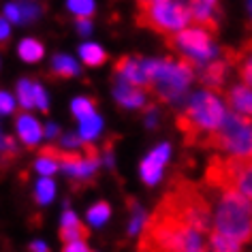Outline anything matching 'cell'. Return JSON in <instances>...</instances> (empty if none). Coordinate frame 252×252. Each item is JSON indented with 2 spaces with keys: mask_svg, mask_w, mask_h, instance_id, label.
<instances>
[{
  "mask_svg": "<svg viewBox=\"0 0 252 252\" xmlns=\"http://www.w3.org/2000/svg\"><path fill=\"white\" fill-rule=\"evenodd\" d=\"M146 71L150 77V94L167 105L182 103L188 86L197 77V64L178 54L162 60H146Z\"/></svg>",
  "mask_w": 252,
  "mask_h": 252,
  "instance_id": "cell-3",
  "label": "cell"
},
{
  "mask_svg": "<svg viewBox=\"0 0 252 252\" xmlns=\"http://www.w3.org/2000/svg\"><path fill=\"white\" fill-rule=\"evenodd\" d=\"M17 54H20V58L24 62H39L43 58V54H45V47L36 39H24L20 43V47H17Z\"/></svg>",
  "mask_w": 252,
  "mask_h": 252,
  "instance_id": "cell-20",
  "label": "cell"
},
{
  "mask_svg": "<svg viewBox=\"0 0 252 252\" xmlns=\"http://www.w3.org/2000/svg\"><path fill=\"white\" fill-rule=\"evenodd\" d=\"M17 135H20V139L26 143L28 148H34L39 139L43 137V128L41 124L36 122L32 116H28V113H17Z\"/></svg>",
  "mask_w": 252,
  "mask_h": 252,
  "instance_id": "cell-16",
  "label": "cell"
},
{
  "mask_svg": "<svg viewBox=\"0 0 252 252\" xmlns=\"http://www.w3.org/2000/svg\"><path fill=\"white\" fill-rule=\"evenodd\" d=\"M62 250H66V252H88V250H90V246L86 244V239H77V242L64 244V246H62Z\"/></svg>",
  "mask_w": 252,
  "mask_h": 252,
  "instance_id": "cell-33",
  "label": "cell"
},
{
  "mask_svg": "<svg viewBox=\"0 0 252 252\" xmlns=\"http://www.w3.org/2000/svg\"><path fill=\"white\" fill-rule=\"evenodd\" d=\"M100 130V118L96 116V113H90V116L81 118V126H79V135L84 137L86 141L94 139V137L98 135Z\"/></svg>",
  "mask_w": 252,
  "mask_h": 252,
  "instance_id": "cell-23",
  "label": "cell"
},
{
  "mask_svg": "<svg viewBox=\"0 0 252 252\" xmlns=\"http://www.w3.org/2000/svg\"><path fill=\"white\" fill-rule=\"evenodd\" d=\"M13 109H15L13 98H11L7 92H0V116H7V113H11Z\"/></svg>",
  "mask_w": 252,
  "mask_h": 252,
  "instance_id": "cell-31",
  "label": "cell"
},
{
  "mask_svg": "<svg viewBox=\"0 0 252 252\" xmlns=\"http://www.w3.org/2000/svg\"><path fill=\"white\" fill-rule=\"evenodd\" d=\"M148 90L130 84L126 77L116 73V81H113V96L122 107H143L148 98Z\"/></svg>",
  "mask_w": 252,
  "mask_h": 252,
  "instance_id": "cell-12",
  "label": "cell"
},
{
  "mask_svg": "<svg viewBox=\"0 0 252 252\" xmlns=\"http://www.w3.org/2000/svg\"><path fill=\"white\" fill-rule=\"evenodd\" d=\"M169 152H171L169 143H162V146H158L154 152H150L148 158L141 162V180L146 182L148 186H154L156 182L160 180V171L169 158Z\"/></svg>",
  "mask_w": 252,
  "mask_h": 252,
  "instance_id": "cell-13",
  "label": "cell"
},
{
  "mask_svg": "<svg viewBox=\"0 0 252 252\" xmlns=\"http://www.w3.org/2000/svg\"><path fill=\"white\" fill-rule=\"evenodd\" d=\"M22 7V22H32V20H36V15H39V9L34 7L32 2H22L20 4Z\"/></svg>",
  "mask_w": 252,
  "mask_h": 252,
  "instance_id": "cell-30",
  "label": "cell"
},
{
  "mask_svg": "<svg viewBox=\"0 0 252 252\" xmlns=\"http://www.w3.org/2000/svg\"><path fill=\"white\" fill-rule=\"evenodd\" d=\"M30 250H41V252H45L47 246H45V244H30Z\"/></svg>",
  "mask_w": 252,
  "mask_h": 252,
  "instance_id": "cell-37",
  "label": "cell"
},
{
  "mask_svg": "<svg viewBox=\"0 0 252 252\" xmlns=\"http://www.w3.org/2000/svg\"><path fill=\"white\" fill-rule=\"evenodd\" d=\"M94 109H96V98L81 96V98L73 100V113H75V118H79V120L90 116V113H94Z\"/></svg>",
  "mask_w": 252,
  "mask_h": 252,
  "instance_id": "cell-26",
  "label": "cell"
},
{
  "mask_svg": "<svg viewBox=\"0 0 252 252\" xmlns=\"http://www.w3.org/2000/svg\"><path fill=\"white\" fill-rule=\"evenodd\" d=\"M233 66L237 68L244 84L252 88V39L246 41L242 49L233 52Z\"/></svg>",
  "mask_w": 252,
  "mask_h": 252,
  "instance_id": "cell-17",
  "label": "cell"
},
{
  "mask_svg": "<svg viewBox=\"0 0 252 252\" xmlns=\"http://www.w3.org/2000/svg\"><path fill=\"white\" fill-rule=\"evenodd\" d=\"M58 235H60L62 246H64V244L77 242V239H88L90 237V229L86 224H81L71 210H66L64 216H62V226H60Z\"/></svg>",
  "mask_w": 252,
  "mask_h": 252,
  "instance_id": "cell-15",
  "label": "cell"
},
{
  "mask_svg": "<svg viewBox=\"0 0 252 252\" xmlns=\"http://www.w3.org/2000/svg\"><path fill=\"white\" fill-rule=\"evenodd\" d=\"M137 26L156 34H169L192 22L190 0H143L137 2Z\"/></svg>",
  "mask_w": 252,
  "mask_h": 252,
  "instance_id": "cell-8",
  "label": "cell"
},
{
  "mask_svg": "<svg viewBox=\"0 0 252 252\" xmlns=\"http://www.w3.org/2000/svg\"><path fill=\"white\" fill-rule=\"evenodd\" d=\"M4 15H7V20H11L13 24H20L22 22V7L20 4H7Z\"/></svg>",
  "mask_w": 252,
  "mask_h": 252,
  "instance_id": "cell-32",
  "label": "cell"
},
{
  "mask_svg": "<svg viewBox=\"0 0 252 252\" xmlns=\"http://www.w3.org/2000/svg\"><path fill=\"white\" fill-rule=\"evenodd\" d=\"M212 192L216 194L212 229L237 239L242 246L252 242V199H248L239 190H212Z\"/></svg>",
  "mask_w": 252,
  "mask_h": 252,
  "instance_id": "cell-4",
  "label": "cell"
},
{
  "mask_svg": "<svg viewBox=\"0 0 252 252\" xmlns=\"http://www.w3.org/2000/svg\"><path fill=\"white\" fill-rule=\"evenodd\" d=\"M79 73V66L71 56H64V54H56L54 60H52V75L58 79H71Z\"/></svg>",
  "mask_w": 252,
  "mask_h": 252,
  "instance_id": "cell-18",
  "label": "cell"
},
{
  "mask_svg": "<svg viewBox=\"0 0 252 252\" xmlns=\"http://www.w3.org/2000/svg\"><path fill=\"white\" fill-rule=\"evenodd\" d=\"M34 169L39 173H43V175H52V173H56L60 169V162H56L52 158H45V156H39V158L34 160Z\"/></svg>",
  "mask_w": 252,
  "mask_h": 252,
  "instance_id": "cell-28",
  "label": "cell"
},
{
  "mask_svg": "<svg viewBox=\"0 0 252 252\" xmlns=\"http://www.w3.org/2000/svg\"><path fill=\"white\" fill-rule=\"evenodd\" d=\"M137 250L199 252V250H210V242H207V233L199 231L197 226H192L190 222L182 220L175 214L156 207L141 226Z\"/></svg>",
  "mask_w": 252,
  "mask_h": 252,
  "instance_id": "cell-1",
  "label": "cell"
},
{
  "mask_svg": "<svg viewBox=\"0 0 252 252\" xmlns=\"http://www.w3.org/2000/svg\"><path fill=\"white\" fill-rule=\"evenodd\" d=\"M201 148L218 154L252 156V118L226 107L222 122L207 133Z\"/></svg>",
  "mask_w": 252,
  "mask_h": 252,
  "instance_id": "cell-6",
  "label": "cell"
},
{
  "mask_svg": "<svg viewBox=\"0 0 252 252\" xmlns=\"http://www.w3.org/2000/svg\"><path fill=\"white\" fill-rule=\"evenodd\" d=\"M7 39H9V24L4 17H0V43L7 45Z\"/></svg>",
  "mask_w": 252,
  "mask_h": 252,
  "instance_id": "cell-35",
  "label": "cell"
},
{
  "mask_svg": "<svg viewBox=\"0 0 252 252\" xmlns=\"http://www.w3.org/2000/svg\"><path fill=\"white\" fill-rule=\"evenodd\" d=\"M17 98H20V107H24V109L34 107V92H32V84L28 79H22L17 84Z\"/></svg>",
  "mask_w": 252,
  "mask_h": 252,
  "instance_id": "cell-25",
  "label": "cell"
},
{
  "mask_svg": "<svg viewBox=\"0 0 252 252\" xmlns=\"http://www.w3.org/2000/svg\"><path fill=\"white\" fill-rule=\"evenodd\" d=\"M233 52H235V49L222 47L220 49V56H214L212 60H207L197 66V79L205 90H212L218 94L224 92L222 88L226 84V77H229L231 68H235L233 66Z\"/></svg>",
  "mask_w": 252,
  "mask_h": 252,
  "instance_id": "cell-10",
  "label": "cell"
},
{
  "mask_svg": "<svg viewBox=\"0 0 252 252\" xmlns=\"http://www.w3.org/2000/svg\"><path fill=\"white\" fill-rule=\"evenodd\" d=\"M207 242H210V250H218V252H233L239 250L242 244L237 239H233L229 235H222V233L210 229V235H207Z\"/></svg>",
  "mask_w": 252,
  "mask_h": 252,
  "instance_id": "cell-21",
  "label": "cell"
},
{
  "mask_svg": "<svg viewBox=\"0 0 252 252\" xmlns=\"http://www.w3.org/2000/svg\"><path fill=\"white\" fill-rule=\"evenodd\" d=\"M116 73L122 75L130 81V84L146 88L150 92V77L146 71V58H139V56H122L116 62Z\"/></svg>",
  "mask_w": 252,
  "mask_h": 252,
  "instance_id": "cell-11",
  "label": "cell"
},
{
  "mask_svg": "<svg viewBox=\"0 0 252 252\" xmlns=\"http://www.w3.org/2000/svg\"><path fill=\"white\" fill-rule=\"evenodd\" d=\"M250 15H252V0H250Z\"/></svg>",
  "mask_w": 252,
  "mask_h": 252,
  "instance_id": "cell-38",
  "label": "cell"
},
{
  "mask_svg": "<svg viewBox=\"0 0 252 252\" xmlns=\"http://www.w3.org/2000/svg\"><path fill=\"white\" fill-rule=\"evenodd\" d=\"M79 54H81V60H84V64L86 66H103L105 62H107V52L100 45H96V43H86V45H81L79 49Z\"/></svg>",
  "mask_w": 252,
  "mask_h": 252,
  "instance_id": "cell-19",
  "label": "cell"
},
{
  "mask_svg": "<svg viewBox=\"0 0 252 252\" xmlns=\"http://www.w3.org/2000/svg\"><path fill=\"white\" fill-rule=\"evenodd\" d=\"M165 45L178 56L190 58L197 66L207 60H212L214 56H218L220 49H222L214 43V32H210V30H205L201 26L180 28V30H175V32L165 34Z\"/></svg>",
  "mask_w": 252,
  "mask_h": 252,
  "instance_id": "cell-9",
  "label": "cell"
},
{
  "mask_svg": "<svg viewBox=\"0 0 252 252\" xmlns=\"http://www.w3.org/2000/svg\"><path fill=\"white\" fill-rule=\"evenodd\" d=\"M77 28H79V32L81 34H90V30H92V24H90V17H86V15H77Z\"/></svg>",
  "mask_w": 252,
  "mask_h": 252,
  "instance_id": "cell-34",
  "label": "cell"
},
{
  "mask_svg": "<svg viewBox=\"0 0 252 252\" xmlns=\"http://www.w3.org/2000/svg\"><path fill=\"white\" fill-rule=\"evenodd\" d=\"M32 92H34V107H39L43 113H47V96L43 92V88L39 84H32Z\"/></svg>",
  "mask_w": 252,
  "mask_h": 252,
  "instance_id": "cell-29",
  "label": "cell"
},
{
  "mask_svg": "<svg viewBox=\"0 0 252 252\" xmlns=\"http://www.w3.org/2000/svg\"><path fill=\"white\" fill-rule=\"evenodd\" d=\"M109 216H111V207L107 201H100V203L92 205L90 210H88V220H90V224H94V226L105 224L107 220H109Z\"/></svg>",
  "mask_w": 252,
  "mask_h": 252,
  "instance_id": "cell-22",
  "label": "cell"
},
{
  "mask_svg": "<svg viewBox=\"0 0 252 252\" xmlns=\"http://www.w3.org/2000/svg\"><path fill=\"white\" fill-rule=\"evenodd\" d=\"M220 96L222 94L212 92V90L197 92L178 111L175 124H178L180 133L184 137L182 139L184 146L201 148V141L207 137V133H212L222 122L226 113V103Z\"/></svg>",
  "mask_w": 252,
  "mask_h": 252,
  "instance_id": "cell-2",
  "label": "cell"
},
{
  "mask_svg": "<svg viewBox=\"0 0 252 252\" xmlns=\"http://www.w3.org/2000/svg\"><path fill=\"white\" fill-rule=\"evenodd\" d=\"M54 194H56V184L45 175V178H43L39 184H36V192H34L36 203H41V205L49 203V201L54 199Z\"/></svg>",
  "mask_w": 252,
  "mask_h": 252,
  "instance_id": "cell-24",
  "label": "cell"
},
{
  "mask_svg": "<svg viewBox=\"0 0 252 252\" xmlns=\"http://www.w3.org/2000/svg\"><path fill=\"white\" fill-rule=\"evenodd\" d=\"M203 182L212 190H239L252 199V156H212Z\"/></svg>",
  "mask_w": 252,
  "mask_h": 252,
  "instance_id": "cell-7",
  "label": "cell"
},
{
  "mask_svg": "<svg viewBox=\"0 0 252 252\" xmlns=\"http://www.w3.org/2000/svg\"><path fill=\"white\" fill-rule=\"evenodd\" d=\"M45 135H47V137H52V139H54V137H58V135H60V130H58V126H54V124H49V126H47V128H45Z\"/></svg>",
  "mask_w": 252,
  "mask_h": 252,
  "instance_id": "cell-36",
  "label": "cell"
},
{
  "mask_svg": "<svg viewBox=\"0 0 252 252\" xmlns=\"http://www.w3.org/2000/svg\"><path fill=\"white\" fill-rule=\"evenodd\" d=\"M68 11H73L75 15H94V2L92 0H68Z\"/></svg>",
  "mask_w": 252,
  "mask_h": 252,
  "instance_id": "cell-27",
  "label": "cell"
},
{
  "mask_svg": "<svg viewBox=\"0 0 252 252\" xmlns=\"http://www.w3.org/2000/svg\"><path fill=\"white\" fill-rule=\"evenodd\" d=\"M160 210H167L180 216L182 220L197 226L199 231H203L210 235L212 229V210H210V199H207L205 190H201L199 184L188 180H178L171 186V190L165 192V197L158 201Z\"/></svg>",
  "mask_w": 252,
  "mask_h": 252,
  "instance_id": "cell-5",
  "label": "cell"
},
{
  "mask_svg": "<svg viewBox=\"0 0 252 252\" xmlns=\"http://www.w3.org/2000/svg\"><path fill=\"white\" fill-rule=\"evenodd\" d=\"M222 96H224V103L229 109L252 118V88L250 86H246V84L233 86L231 90L222 92Z\"/></svg>",
  "mask_w": 252,
  "mask_h": 252,
  "instance_id": "cell-14",
  "label": "cell"
}]
</instances>
